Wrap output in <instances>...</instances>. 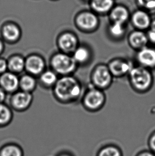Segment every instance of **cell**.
<instances>
[{"label": "cell", "mask_w": 155, "mask_h": 156, "mask_svg": "<svg viewBox=\"0 0 155 156\" xmlns=\"http://www.w3.org/2000/svg\"><path fill=\"white\" fill-rule=\"evenodd\" d=\"M137 59L143 67H155V49L147 47L143 48L139 51Z\"/></svg>", "instance_id": "8992f818"}, {"label": "cell", "mask_w": 155, "mask_h": 156, "mask_svg": "<svg viewBox=\"0 0 155 156\" xmlns=\"http://www.w3.org/2000/svg\"><path fill=\"white\" fill-rule=\"evenodd\" d=\"M32 100V95L28 92H20L14 96L13 104L17 108L24 109L29 105Z\"/></svg>", "instance_id": "9a60e30c"}, {"label": "cell", "mask_w": 155, "mask_h": 156, "mask_svg": "<svg viewBox=\"0 0 155 156\" xmlns=\"http://www.w3.org/2000/svg\"><path fill=\"white\" fill-rule=\"evenodd\" d=\"M0 156H25V153L19 144L8 142L0 147Z\"/></svg>", "instance_id": "9c48e42d"}, {"label": "cell", "mask_w": 155, "mask_h": 156, "mask_svg": "<svg viewBox=\"0 0 155 156\" xmlns=\"http://www.w3.org/2000/svg\"><path fill=\"white\" fill-rule=\"evenodd\" d=\"M77 23L83 30H91L98 25V19L94 13L86 12L82 13L78 17Z\"/></svg>", "instance_id": "52a82bcc"}, {"label": "cell", "mask_w": 155, "mask_h": 156, "mask_svg": "<svg viewBox=\"0 0 155 156\" xmlns=\"http://www.w3.org/2000/svg\"><path fill=\"white\" fill-rule=\"evenodd\" d=\"M105 101V97L102 91L97 89H92L86 94L84 103L88 109L97 110L103 105Z\"/></svg>", "instance_id": "5b68a950"}, {"label": "cell", "mask_w": 155, "mask_h": 156, "mask_svg": "<svg viewBox=\"0 0 155 156\" xmlns=\"http://www.w3.org/2000/svg\"><path fill=\"white\" fill-rule=\"evenodd\" d=\"M148 41L153 43H155V30H150L147 35Z\"/></svg>", "instance_id": "83f0119b"}, {"label": "cell", "mask_w": 155, "mask_h": 156, "mask_svg": "<svg viewBox=\"0 0 155 156\" xmlns=\"http://www.w3.org/2000/svg\"><path fill=\"white\" fill-rule=\"evenodd\" d=\"M20 84L23 91L28 92L34 89L35 85V81L34 78H33L31 76L27 75L23 76L21 78L20 82Z\"/></svg>", "instance_id": "cb8c5ba5"}, {"label": "cell", "mask_w": 155, "mask_h": 156, "mask_svg": "<svg viewBox=\"0 0 155 156\" xmlns=\"http://www.w3.org/2000/svg\"><path fill=\"white\" fill-rule=\"evenodd\" d=\"M12 115L10 110L5 105L0 104V127L6 126L10 122Z\"/></svg>", "instance_id": "44dd1931"}, {"label": "cell", "mask_w": 155, "mask_h": 156, "mask_svg": "<svg viewBox=\"0 0 155 156\" xmlns=\"http://www.w3.org/2000/svg\"><path fill=\"white\" fill-rule=\"evenodd\" d=\"M55 91L60 99L69 100L79 97L81 89L79 83L74 78L64 77L57 83Z\"/></svg>", "instance_id": "6da1fadb"}, {"label": "cell", "mask_w": 155, "mask_h": 156, "mask_svg": "<svg viewBox=\"0 0 155 156\" xmlns=\"http://www.w3.org/2000/svg\"><path fill=\"white\" fill-rule=\"evenodd\" d=\"M114 0H91L92 8L97 12L105 13L111 10Z\"/></svg>", "instance_id": "2e32d148"}, {"label": "cell", "mask_w": 155, "mask_h": 156, "mask_svg": "<svg viewBox=\"0 0 155 156\" xmlns=\"http://www.w3.org/2000/svg\"><path fill=\"white\" fill-rule=\"evenodd\" d=\"M97 156H123L121 150L117 146L107 145L99 150Z\"/></svg>", "instance_id": "ac0fdd59"}, {"label": "cell", "mask_w": 155, "mask_h": 156, "mask_svg": "<svg viewBox=\"0 0 155 156\" xmlns=\"http://www.w3.org/2000/svg\"><path fill=\"white\" fill-rule=\"evenodd\" d=\"M9 67L13 71L20 72L25 67V62L21 57H13L9 61Z\"/></svg>", "instance_id": "7402d4cb"}, {"label": "cell", "mask_w": 155, "mask_h": 156, "mask_svg": "<svg viewBox=\"0 0 155 156\" xmlns=\"http://www.w3.org/2000/svg\"><path fill=\"white\" fill-rule=\"evenodd\" d=\"M108 68L112 75L120 76L129 73L133 67L131 64L128 61L116 59L112 61Z\"/></svg>", "instance_id": "ba28073f"}, {"label": "cell", "mask_w": 155, "mask_h": 156, "mask_svg": "<svg viewBox=\"0 0 155 156\" xmlns=\"http://www.w3.org/2000/svg\"><path fill=\"white\" fill-rule=\"evenodd\" d=\"M56 156H74L71 152L67 151H61Z\"/></svg>", "instance_id": "4dcf8cb0"}, {"label": "cell", "mask_w": 155, "mask_h": 156, "mask_svg": "<svg viewBox=\"0 0 155 156\" xmlns=\"http://www.w3.org/2000/svg\"><path fill=\"white\" fill-rule=\"evenodd\" d=\"M136 156H155V154L150 151L145 150L139 153Z\"/></svg>", "instance_id": "f546056e"}, {"label": "cell", "mask_w": 155, "mask_h": 156, "mask_svg": "<svg viewBox=\"0 0 155 156\" xmlns=\"http://www.w3.org/2000/svg\"><path fill=\"white\" fill-rule=\"evenodd\" d=\"M25 67L30 73L33 74H38L44 69V61L38 56H31L26 61Z\"/></svg>", "instance_id": "4fadbf2b"}, {"label": "cell", "mask_w": 155, "mask_h": 156, "mask_svg": "<svg viewBox=\"0 0 155 156\" xmlns=\"http://www.w3.org/2000/svg\"><path fill=\"white\" fill-rule=\"evenodd\" d=\"M5 98V93L3 90L0 87V102L2 101Z\"/></svg>", "instance_id": "1f68e13d"}, {"label": "cell", "mask_w": 155, "mask_h": 156, "mask_svg": "<svg viewBox=\"0 0 155 156\" xmlns=\"http://www.w3.org/2000/svg\"><path fill=\"white\" fill-rule=\"evenodd\" d=\"M129 41L133 48L140 50L146 47L148 39L146 34L140 30H136L130 34Z\"/></svg>", "instance_id": "30bf717a"}, {"label": "cell", "mask_w": 155, "mask_h": 156, "mask_svg": "<svg viewBox=\"0 0 155 156\" xmlns=\"http://www.w3.org/2000/svg\"><path fill=\"white\" fill-rule=\"evenodd\" d=\"M1 83L3 89L8 91H13L18 88L19 81L15 74L8 73L4 74L1 79Z\"/></svg>", "instance_id": "5bb4252c"}, {"label": "cell", "mask_w": 155, "mask_h": 156, "mask_svg": "<svg viewBox=\"0 0 155 156\" xmlns=\"http://www.w3.org/2000/svg\"><path fill=\"white\" fill-rule=\"evenodd\" d=\"M109 33L115 37H120L123 35L125 32V28L123 23L113 22L109 27Z\"/></svg>", "instance_id": "603a6c76"}, {"label": "cell", "mask_w": 155, "mask_h": 156, "mask_svg": "<svg viewBox=\"0 0 155 156\" xmlns=\"http://www.w3.org/2000/svg\"><path fill=\"white\" fill-rule=\"evenodd\" d=\"M3 34L7 40L15 41L19 38L20 31L17 26L13 25H8L3 28Z\"/></svg>", "instance_id": "d6986e66"}, {"label": "cell", "mask_w": 155, "mask_h": 156, "mask_svg": "<svg viewBox=\"0 0 155 156\" xmlns=\"http://www.w3.org/2000/svg\"><path fill=\"white\" fill-rule=\"evenodd\" d=\"M134 25L140 30H143L150 25L151 21L148 14L143 10L136 11L132 17Z\"/></svg>", "instance_id": "8fae6325"}, {"label": "cell", "mask_w": 155, "mask_h": 156, "mask_svg": "<svg viewBox=\"0 0 155 156\" xmlns=\"http://www.w3.org/2000/svg\"><path fill=\"white\" fill-rule=\"evenodd\" d=\"M57 77L56 75L53 72L47 71L42 74L41 80L45 84L50 85L56 82Z\"/></svg>", "instance_id": "d4e9b609"}, {"label": "cell", "mask_w": 155, "mask_h": 156, "mask_svg": "<svg viewBox=\"0 0 155 156\" xmlns=\"http://www.w3.org/2000/svg\"><path fill=\"white\" fill-rule=\"evenodd\" d=\"M90 56V53L88 49L84 47L77 48L74 52V59L76 62L84 63L88 60Z\"/></svg>", "instance_id": "ffe728a7"}, {"label": "cell", "mask_w": 155, "mask_h": 156, "mask_svg": "<svg viewBox=\"0 0 155 156\" xmlns=\"http://www.w3.org/2000/svg\"><path fill=\"white\" fill-rule=\"evenodd\" d=\"M130 82L139 91L147 90L150 87L153 77L150 72L143 67L132 68L130 73Z\"/></svg>", "instance_id": "7a4b0ae2"}, {"label": "cell", "mask_w": 155, "mask_h": 156, "mask_svg": "<svg viewBox=\"0 0 155 156\" xmlns=\"http://www.w3.org/2000/svg\"><path fill=\"white\" fill-rule=\"evenodd\" d=\"M111 17L113 22L124 24L129 18L128 10L123 6H116L112 10Z\"/></svg>", "instance_id": "e0dca14e"}, {"label": "cell", "mask_w": 155, "mask_h": 156, "mask_svg": "<svg viewBox=\"0 0 155 156\" xmlns=\"http://www.w3.org/2000/svg\"><path fill=\"white\" fill-rule=\"evenodd\" d=\"M77 44L76 36L70 33L63 34L59 40V44L61 49L66 52L75 51Z\"/></svg>", "instance_id": "7c38bea8"}, {"label": "cell", "mask_w": 155, "mask_h": 156, "mask_svg": "<svg viewBox=\"0 0 155 156\" xmlns=\"http://www.w3.org/2000/svg\"><path fill=\"white\" fill-rule=\"evenodd\" d=\"M148 145L150 151L155 154V132L149 137Z\"/></svg>", "instance_id": "4316f807"}, {"label": "cell", "mask_w": 155, "mask_h": 156, "mask_svg": "<svg viewBox=\"0 0 155 156\" xmlns=\"http://www.w3.org/2000/svg\"><path fill=\"white\" fill-rule=\"evenodd\" d=\"M2 49H3V44H2L1 41H0V52L2 51Z\"/></svg>", "instance_id": "836d02e7"}, {"label": "cell", "mask_w": 155, "mask_h": 156, "mask_svg": "<svg viewBox=\"0 0 155 156\" xmlns=\"http://www.w3.org/2000/svg\"><path fill=\"white\" fill-rule=\"evenodd\" d=\"M76 61L73 57L63 53H59L53 57L52 63L54 69L60 74L70 73L75 69Z\"/></svg>", "instance_id": "3957f363"}, {"label": "cell", "mask_w": 155, "mask_h": 156, "mask_svg": "<svg viewBox=\"0 0 155 156\" xmlns=\"http://www.w3.org/2000/svg\"><path fill=\"white\" fill-rule=\"evenodd\" d=\"M141 6L148 10L155 9V0H138Z\"/></svg>", "instance_id": "484cf974"}, {"label": "cell", "mask_w": 155, "mask_h": 156, "mask_svg": "<svg viewBox=\"0 0 155 156\" xmlns=\"http://www.w3.org/2000/svg\"><path fill=\"white\" fill-rule=\"evenodd\" d=\"M8 67L6 61L3 59H0V73L5 72Z\"/></svg>", "instance_id": "f1b7e54d"}, {"label": "cell", "mask_w": 155, "mask_h": 156, "mask_svg": "<svg viewBox=\"0 0 155 156\" xmlns=\"http://www.w3.org/2000/svg\"><path fill=\"white\" fill-rule=\"evenodd\" d=\"M111 73L108 68L104 66H99L92 73V82L99 88L108 87L112 82Z\"/></svg>", "instance_id": "277c9868"}, {"label": "cell", "mask_w": 155, "mask_h": 156, "mask_svg": "<svg viewBox=\"0 0 155 156\" xmlns=\"http://www.w3.org/2000/svg\"><path fill=\"white\" fill-rule=\"evenodd\" d=\"M150 26H151V30H155V20H153V21L150 23Z\"/></svg>", "instance_id": "d6a6232c"}]
</instances>
